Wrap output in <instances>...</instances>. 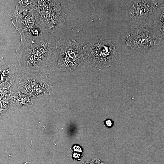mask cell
Wrapping results in <instances>:
<instances>
[{"instance_id":"cell-8","label":"cell","mask_w":164,"mask_h":164,"mask_svg":"<svg viewBox=\"0 0 164 164\" xmlns=\"http://www.w3.org/2000/svg\"><path fill=\"white\" fill-rule=\"evenodd\" d=\"M160 4L154 0L135 1L127 14L128 18L135 21L146 20L159 6Z\"/></svg>"},{"instance_id":"cell-11","label":"cell","mask_w":164,"mask_h":164,"mask_svg":"<svg viewBox=\"0 0 164 164\" xmlns=\"http://www.w3.org/2000/svg\"><path fill=\"white\" fill-rule=\"evenodd\" d=\"M12 94L9 93L0 101V114H3L8 108L12 100Z\"/></svg>"},{"instance_id":"cell-3","label":"cell","mask_w":164,"mask_h":164,"mask_svg":"<svg viewBox=\"0 0 164 164\" xmlns=\"http://www.w3.org/2000/svg\"><path fill=\"white\" fill-rule=\"evenodd\" d=\"M154 28L145 20L138 28L127 32L122 39L125 49L139 53L159 45L162 38L157 35Z\"/></svg>"},{"instance_id":"cell-14","label":"cell","mask_w":164,"mask_h":164,"mask_svg":"<svg viewBox=\"0 0 164 164\" xmlns=\"http://www.w3.org/2000/svg\"><path fill=\"white\" fill-rule=\"evenodd\" d=\"M104 123L106 127L110 128L112 127L114 125L113 121L110 119H107L104 122Z\"/></svg>"},{"instance_id":"cell-6","label":"cell","mask_w":164,"mask_h":164,"mask_svg":"<svg viewBox=\"0 0 164 164\" xmlns=\"http://www.w3.org/2000/svg\"><path fill=\"white\" fill-rule=\"evenodd\" d=\"M84 59L82 49L75 40L71 39L61 47L57 64L63 71L71 72L80 67Z\"/></svg>"},{"instance_id":"cell-4","label":"cell","mask_w":164,"mask_h":164,"mask_svg":"<svg viewBox=\"0 0 164 164\" xmlns=\"http://www.w3.org/2000/svg\"><path fill=\"white\" fill-rule=\"evenodd\" d=\"M11 19L19 32L20 39L43 34L39 14L36 10L23 7L15 2V9Z\"/></svg>"},{"instance_id":"cell-15","label":"cell","mask_w":164,"mask_h":164,"mask_svg":"<svg viewBox=\"0 0 164 164\" xmlns=\"http://www.w3.org/2000/svg\"><path fill=\"white\" fill-rule=\"evenodd\" d=\"M82 148L80 146L75 145L73 146L72 149L74 152H83V150L82 149Z\"/></svg>"},{"instance_id":"cell-13","label":"cell","mask_w":164,"mask_h":164,"mask_svg":"<svg viewBox=\"0 0 164 164\" xmlns=\"http://www.w3.org/2000/svg\"><path fill=\"white\" fill-rule=\"evenodd\" d=\"M72 159L74 160H76L78 161H80L82 157V154L76 152H74L72 154Z\"/></svg>"},{"instance_id":"cell-16","label":"cell","mask_w":164,"mask_h":164,"mask_svg":"<svg viewBox=\"0 0 164 164\" xmlns=\"http://www.w3.org/2000/svg\"><path fill=\"white\" fill-rule=\"evenodd\" d=\"M29 162H24L22 164H26L28 163Z\"/></svg>"},{"instance_id":"cell-5","label":"cell","mask_w":164,"mask_h":164,"mask_svg":"<svg viewBox=\"0 0 164 164\" xmlns=\"http://www.w3.org/2000/svg\"><path fill=\"white\" fill-rule=\"evenodd\" d=\"M36 11L39 14L43 31L53 33L62 27L67 15L56 0H38Z\"/></svg>"},{"instance_id":"cell-12","label":"cell","mask_w":164,"mask_h":164,"mask_svg":"<svg viewBox=\"0 0 164 164\" xmlns=\"http://www.w3.org/2000/svg\"><path fill=\"white\" fill-rule=\"evenodd\" d=\"M80 164H109V163L102 161L97 158H94L89 162H83Z\"/></svg>"},{"instance_id":"cell-2","label":"cell","mask_w":164,"mask_h":164,"mask_svg":"<svg viewBox=\"0 0 164 164\" xmlns=\"http://www.w3.org/2000/svg\"><path fill=\"white\" fill-rule=\"evenodd\" d=\"M82 50L84 59L99 70L111 66L118 56L116 47L111 41L99 36L84 46Z\"/></svg>"},{"instance_id":"cell-10","label":"cell","mask_w":164,"mask_h":164,"mask_svg":"<svg viewBox=\"0 0 164 164\" xmlns=\"http://www.w3.org/2000/svg\"><path fill=\"white\" fill-rule=\"evenodd\" d=\"M153 20L154 27L159 30L162 35V39L164 40V0L160 17L157 19Z\"/></svg>"},{"instance_id":"cell-1","label":"cell","mask_w":164,"mask_h":164,"mask_svg":"<svg viewBox=\"0 0 164 164\" xmlns=\"http://www.w3.org/2000/svg\"><path fill=\"white\" fill-rule=\"evenodd\" d=\"M58 41L43 34L20 39L15 56L21 69L26 74L43 77L54 70Z\"/></svg>"},{"instance_id":"cell-9","label":"cell","mask_w":164,"mask_h":164,"mask_svg":"<svg viewBox=\"0 0 164 164\" xmlns=\"http://www.w3.org/2000/svg\"><path fill=\"white\" fill-rule=\"evenodd\" d=\"M12 100L16 104L22 107L30 106L34 102L33 98L20 91L16 92L12 95Z\"/></svg>"},{"instance_id":"cell-7","label":"cell","mask_w":164,"mask_h":164,"mask_svg":"<svg viewBox=\"0 0 164 164\" xmlns=\"http://www.w3.org/2000/svg\"><path fill=\"white\" fill-rule=\"evenodd\" d=\"M28 74L20 75L19 88L22 92L33 98L50 95L53 93L50 82Z\"/></svg>"}]
</instances>
